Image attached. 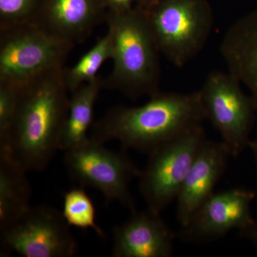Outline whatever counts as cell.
Wrapping results in <instances>:
<instances>
[{"mask_svg": "<svg viewBox=\"0 0 257 257\" xmlns=\"http://www.w3.org/2000/svg\"><path fill=\"white\" fill-rule=\"evenodd\" d=\"M64 68L20 87L9 132L0 147L9 150L28 172L45 170L57 151L68 114L69 91Z\"/></svg>", "mask_w": 257, "mask_h": 257, "instance_id": "6da1fadb", "label": "cell"}, {"mask_svg": "<svg viewBox=\"0 0 257 257\" xmlns=\"http://www.w3.org/2000/svg\"><path fill=\"white\" fill-rule=\"evenodd\" d=\"M204 120L199 91L189 94L160 92L143 105L112 108L96 121L90 138L104 144L116 140L125 149L149 155L202 126Z\"/></svg>", "mask_w": 257, "mask_h": 257, "instance_id": "7a4b0ae2", "label": "cell"}, {"mask_svg": "<svg viewBox=\"0 0 257 257\" xmlns=\"http://www.w3.org/2000/svg\"><path fill=\"white\" fill-rule=\"evenodd\" d=\"M105 20L112 43L113 69L103 88L132 99L160 92V52L146 11L137 5L124 13L107 11Z\"/></svg>", "mask_w": 257, "mask_h": 257, "instance_id": "3957f363", "label": "cell"}, {"mask_svg": "<svg viewBox=\"0 0 257 257\" xmlns=\"http://www.w3.org/2000/svg\"><path fill=\"white\" fill-rule=\"evenodd\" d=\"M146 11L160 54L182 67L203 50L214 23L209 0H159Z\"/></svg>", "mask_w": 257, "mask_h": 257, "instance_id": "277c9868", "label": "cell"}, {"mask_svg": "<svg viewBox=\"0 0 257 257\" xmlns=\"http://www.w3.org/2000/svg\"><path fill=\"white\" fill-rule=\"evenodd\" d=\"M37 23L0 31V82L18 87L55 71L75 46Z\"/></svg>", "mask_w": 257, "mask_h": 257, "instance_id": "5b68a950", "label": "cell"}, {"mask_svg": "<svg viewBox=\"0 0 257 257\" xmlns=\"http://www.w3.org/2000/svg\"><path fill=\"white\" fill-rule=\"evenodd\" d=\"M205 119L220 134L230 156H239L248 147L256 108L251 96L229 72L214 71L199 91Z\"/></svg>", "mask_w": 257, "mask_h": 257, "instance_id": "8992f818", "label": "cell"}, {"mask_svg": "<svg viewBox=\"0 0 257 257\" xmlns=\"http://www.w3.org/2000/svg\"><path fill=\"white\" fill-rule=\"evenodd\" d=\"M64 153L66 167L75 182L96 189L107 200L120 203L131 212L136 211L130 184L141 171L127 155L109 150L90 137Z\"/></svg>", "mask_w": 257, "mask_h": 257, "instance_id": "52a82bcc", "label": "cell"}, {"mask_svg": "<svg viewBox=\"0 0 257 257\" xmlns=\"http://www.w3.org/2000/svg\"><path fill=\"white\" fill-rule=\"evenodd\" d=\"M207 140L203 126L193 128L149 154L139 177V188L147 208L161 214L178 197L198 152Z\"/></svg>", "mask_w": 257, "mask_h": 257, "instance_id": "ba28073f", "label": "cell"}, {"mask_svg": "<svg viewBox=\"0 0 257 257\" xmlns=\"http://www.w3.org/2000/svg\"><path fill=\"white\" fill-rule=\"evenodd\" d=\"M63 214L50 206L32 207L0 229V253L25 257H72L77 244Z\"/></svg>", "mask_w": 257, "mask_h": 257, "instance_id": "9c48e42d", "label": "cell"}, {"mask_svg": "<svg viewBox=\"0 0 257 257\" xmlns=\"http://www.w3.org/2000/svg\"><path fill=\"white\" fill-rule=\"evenodd\" d=\"M256 193L247 189L235 188L214 192L188 224L182 226L178 236L188 243L215 241L231 230H240L252 224L251 204Z\"/></svg>", "mask_w": 257, "mask_h": 257, "instance_id": "30bf717a", "label": "cell"}, {"mask_svg": "<svg viewBox=\"0 0 257 257\" xmlns=\"http://www.w3.org/2000/svg\"><path fill=\"white\" fill-rule=\"evenodd\" d=\"M161 214L147 209L134 211L127 220L113 230L114 257H170L173 251L175 233Z\"/></svg>", "mask_w": 257, "mask_h": 257, "instance_id": "8fae6325", "label": "cell"}, {"mask_svg": "<svg viewBox=\"0 0 257 257\" xmlns=\"http://www.w3.org/2000/svg\"><path fill=\"white\" fill-rule=\"evenodd\" d=\"M229 152L220 143L205 140L198 152L177 197V219L186 226L199 207L214 193L226 170Z\"/></svg>", "mask_w": 257, "mask_h": 257, "instance_id": "7c38bea8", "label": "cell"}, {"mask_svg": "<svg viewBox=\"0 0 257 257\" xmlns=\"http://www.w3.org/2000/svg\"><path fill=\"white\" fill-rule=\"evenodd\" d=\"M220 52L228 72L247 88L257 111V8L228 28Z\"/></svg>", "mask_w": 257, "mask_h": 257, "instance_id": "4fadbf2b", "label": "cell"}, {"mask_svg": "<svg viewBox=\"0 0 257 257\" xmlns=\"http://www.w3.org/2000/svg\"><path fill=\"white\" fill-rule=\"evenodd\" d=\"M104 10L101 0H44L36 23L77 44L90 35Z\"/></svg>", "mask_w": 257, "mask_h": 257, "instance_id": "5bb4252c", "label": "cell"}, {"mask_svg": "<svg viewBox=\"0 0 257 257\" xmlns=\"http://www.w3.org/2000/svg\"><path fill=\"white\" fill-rule=\"evenodd\" d=\"M28 171L5 147H0V229L13 224L31 207Z\"/></svg>", "mask_w": 257, "mask_h": 257, "instance_id": "9a60e30c", "label": "cell"}, {"mask_svg": "<svg viewBox=\"0 0 257 257\" xmlns=\"http://www.w3.org/2000/svg\"><path fill=\"white\" fill-rule=\"evenodd\" d=\"M102 88L103 82L98 77L71 93L68 114L60 139L61 151H68L89 140L94 106Z\"/></svg>", "mask_w": 257, "mask_h": 257, "instance_id": "2e32d148", "label": "cell"}, {"mask_svg": "<svg viewBox=\"0 0 257 257\" xmlns=\"http://www.w3.org/2000/svg\"><path fill=\"white\" fill-rule=\"evenodd\" d=\"M112 57V43L109 32L98 40L70 69L64 70L66 87L72 93L81 86L98 78L97 73L106 60Z\"/></svg>", "mask_w": 257, "mask_h": 257, "instance_id": "e0dca14e", "label": "cell"}, {"mask_svg": "<svg viewBox=\"0 0 257 257\" xmlns=\"http://www.w3.org/2000/svg\"><path fill=\"white\" fill-rule=\"evenodd\" d=\"M62 214L69 226L92 229L101 238L105 236L96 223V209L92 199L82 188L71 189L64 195Z\"/></svg>", "mask_w": 257, "mask_h": 257, "instance_id": "ac0fdd59", "label": "cell"}, {"mask_svg": "<svg viewBox=\"0 0 257 257\" xmlns=\"http://www.w3.org/2000/svg\"><path fill=\"white\" fill-rule=\"evenodd\" d=\"M44 0H0V31L36 23Z\"/></svg>", "mask_w": 257, "mask_h": 257, "instance_id": "d6986e66", "label": "cell"}, {"mask_svg": "<svg viewBox=\"0 0 257 257\" xmlns=\"http://www.w3.org/2000/svg\"><path fill=\"white\" fill-rule=\"evenodd\" d=\"M20 87L0 82V140L9 132L18 106Z\"/></svg>", "mask_w": 257, "mask_h": 257, "instance_id": "ffe728a7", "label": "cell"}, {"mask_svg": "<svg viewBox=\"0 0 257 257\" xmlns=\"http://www.w3.org/2000/svg\"><path fill=\"white\" fill-rule=\"evenodd\" d=\"M105 9L112 13H124L133 9L138 0H101Z\"/></svg>", "mask_w": 257, "mask_h": 257, "instance_id": "44dd1931", "label": "cell"}, {"mask_svg": "<svg viewBox=\"0 0 257 257\" xmlns=\"http://www.w3.org/2000/svg\"><path fill=\"white\" fill-rule=\"evenodd\" d=\"M239 235L241 237L253 243L257 248V221H254L247 227L240 230Z\"/></svg>", "mask_w": 257, "mask_h": 257, "instance_id": "7402d4cb", "label": "cell"}, {"mask_svg": "<svg viewBox=\"0 0 257 257\" xmlns=\"http://www.w3.org/2000/svg\"><path fill=\"white\" fill-rule=\"evenodd\" d=\"M158 1L159 0H138L136 5L144 10H147Z\"/></svg>", "mask_w": 257, "mask_h": 257, "instance_id": "603a6c76", "label": "cell"}, {"mask_svg": "<svg viewBox=\"0 0 257 257\" xmlns=\"http://www.w3.org/2000/svg\"><path fill=\"white\" fill-rule=\"evenodd\" d=\"M248 148L252 152L253 157H254L255 163H256V173H257V139L256 140H251L248 144Z\"/></svg>", "mask_w": 257, "mask_h": 257, "instance_id": "cb8c5ba5", "label": "cell"}]
</instances>
